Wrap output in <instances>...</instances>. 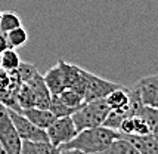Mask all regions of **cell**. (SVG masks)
Returning <instances> with one entry per match:
<instances>
[{
  "label": "cell",
  "mask_w": 158,
  "mask_h": 154,
  "mask_svg": "<svg viewBox=\"0 0 158 154\" xmlns=\"http://www.w3.org/2000/svg\"><path fill=\"white\" fill-rule=\"evenodd\" d=\"M121 136V133L117 130L108 129L105 126H96L83 129L73 139L61 145L59 148H71V150H78L84 154H98L108 148L115 139Z\"/></svg>",
  "instance_id": "6da1fadb"
},
{
  "label": "cell",
  "mask_w": 158,
  "mask_h": 154,
  "mask_svg": "<svg viewBox=\"0 0 158 154\" xmlns=\"http://www.w3.org/2000/svg\"><path fill=\"white\" fill-rule=\"evenodd\" d=\"M110 107L106 104L105 98L89 101L77 108L76 111L71 114V119L76 125V129L80 132L83 129H89V127L102 126L103 120L106 117V114L110 113Z\"/></svg>",
  "instance_id": "7a4b0ae2"
},
{
  "label": "cell",
  "mask_w": 158,
  "mask_h": 154,
  "mask_svg": "<svg viewBox=\"0 0 158 154\" xmlns=\"http://www.w3.org/2000/svg\"><path fill=\"white\" fill-rule=\"evenodd\" d=\"M0 144L7 154H21L22 139L14 127L7 108L0 104Z\"/></svg>",
  "instance_id": "3957f363"
},
{
  "label": "cell",
  "mask_w": 158,
  "mask_h": 154,
  "mask_svg": "<svg viewBox=\"0 0 158 154\" xmlns=\"http://www.w3.org/2000/svg\"><path fill=\"white\" fill-rule=\"evenodd\" d=\"M76 125L71 119V116H65V117H58L53 120V123L46 129L48 133V139L52 145L59 148L61 145L67 144L77 135Z\"/></svg>",
  "instance_id": "277c9868"
},
{
  "label": "cell",
  "mask_w": 158,
  "mask_h": 154,
  "mask_svg": "<svg viewBox=\"0 0 158 154\" xmlns=\"http://www.w3.org/2000/svg\"><path fill=\"white\" fill-rule=\"evenodd\" d=\"M7 114L14 123V127L19 135L22 141H39V142H49L48 133L44 129H40L35 125H33L30 120L22 114V113L14 111V110H7Z\"/></svg>",
  "instance_id": "5b68a950"
},
{
  "label": "cell",
  "mask_w": 158,
  "mask_h": 154,
  "mask_svg": "<svg viewBox=\"0 0 158 154\" xmlns=\"http://www.w3.org/2000/svg\"><path fill=\"white\" fill-rule=\"evenodd\" d=\"M117 88H120L118 83L105 80L102 77L96 76V74H92V73L87 71V74H86V88H84V93H83L84 102L105 98L108 93H111Z\"/></svg>",
  "instance_id": "8992f818"
},
{
  "label": "cell",
  "mask_w": 158,
  "mask_h": 154,
  "mask_svg": "<svg viewBox=\"0 0 158 154\" xmlns=\"http://www.w3.org/2000/svg\"><path fill=\"white\" fill-rule=\"evenodd\" d=\"M58 65L61 68L65 89H73L77 93L83 95L84 88H86V74H87V71L80 68L76 64H69L67 61H64V59H59Z\"/></svg>",
  "instance_id": "52a82bcc"
},
{
  "label": "cell",
  "mask_w": 158,
  "mask_h": 154,
  "mask_svg": "<svg viewBox=\"0 0 158 154\" xmlns=\"http://www.w3.org/2000/svg\"><path fill=\"white\" fill-rule=\"evenodd\" d=\"M143 105L158 108V74L139 79L133 84Z\"/></svg>",
  "instance_id": "ba28073f"
},
{
  "label": "cell",
  "mask_w": 158,
  "mask_h": 154,
  "mask_svg": "<svg viewBox=\"0 0 158 154\" xmlns=\"http://www.w3.org/2000/svg\"><path fill=\"white\" fill-rule=\"evenodd\" d=\"M27 84L33 89V92H34V95H35V107L48 110L49 102H50V96H52V95H50L48 86H46L44 80H43V74L37 73Z\"/></svg>",
  "instance_id": "9c48e42d"
},
{
  "label": "cell",
  "mask_w": 158,
  "mask_h": 154,
  "mask_svg": "<svg viewBox=\"0 0 158 154\" xmlns=\"http://www.w3.org/2000/svg\"><path fill=\"white\" fill-rule=\"evenodd\" d=\"M130 142L140 154H158V144L155 138L149 135H121Z\"/></svg>",
  "instance_id": "30bf717a"
},
{
  "label": "cell",
  "mask_w": 158,
  "mask_h": 154,
  "mask_svg": "<svg viewBox=\"0 0 158 154\" xmlns=\"http://www.w3.org/2000/svg\"><path fill=\"white\" fill-rule=\"evenodd\" d=\"M105 101H106V104L110 107L111 110H114V111H120L126 114V117H127V108H129V89L127 88H124V86H120L117 89H114V91L108 93L106 96H105Z\"/></svg>",
  "instance_id": "8fae6325"
},
{
  "label": "cell",
  "mask_w": 158,
  "mask_h": 154,
  "mask_svg": "<svg viewBox=\"0 0 158 154\" xmlns=\"http://www.w3.org/2000/svg\"><path fill=\"white\" fill-rule=\"evenodd\" d=\"M21 113H22L33 125H35V126L40 127V129H44V130H46V129L53 123V120L56 119L49 110L39 108V107H31V108H27V110H22Z\"/></svg>",
  "instance_id": "7c38bea8"
},
{
  "label": "cell",
  "mask_w": 158,
  "mask_h": 154,
  "mask_svg": "<svg viewBox=\"0 0 158 154\" xmlns=\"http://www.w3.org/2000/svg\"><path fill=\"white\" fill-rule=\"evenodd\" d=\"M43 80L48 86L50 95H59L64 89H65V84H64V79H62V73L59 65L56 64L52 68H49L44 76H43Z\"/></svg>",
  "instance_id": "4fadbf2b"
},
{
  "label": "cell",
  "mask_w": 158,
  "mask_h": 154,
  "mask_svg": "<svg viewBox=\"0 0 158 154\" xmlns=\"http://www.w3.org/2000/svg\"><path fill=\"white\" fill-rule=\"evenodd\" d=\"M58 148L50 142L39 141H22L21 154H55Z\"/></svg>",
  "instance_id": "5bb4252c"
},
{
  "label": "cell",
  "mask_w": 158,
  "mask_h": 154,
  "mask_svg": "<svg viewBox=\"0 0 158 154\" xmlns=\"http://www.w3.org/2000/svg\"><path fill=\"white\" fill-rule=\"evenodd\" d=\"M98 154H140V153L126 138L120 136L108 148H105L103 151H101V153H98Z\"/></svg>",
  "instance_id": "9a60e30c"
},
{
  "label": "cell",
  "mask_w": 158,
  "mask_h": 154,
  "mask_svg": "<svg viewBox=\"0 0 158 154\" xmlns=\"http://www.w3.org/2000/svg\"><path fill=\"white\" fill-rule=\"evenodd\" d=\"M16 101H18L21 111L27 110V108H31V107H35V95L33 89L27 83H21L18 93H16Z\"/></svg>",
  "instance_id": "2e32d148"
},
{
  "label": "cell",
  "mask_w": 158,
  "mask_h": 154,
  "mask_svg": "<svg viewBox=\"0 0 158 154\" xmlns=\"http://www.w3.org/2000/svg\"><path fill=\"white\" fill-rule=\"evenodd\" d=\"M21 58L15 49H6L0 53V68L5 71H14L19 67Z\"/></svg>",
  "instance_id": "e0dca14e"
},
{
  "label": "cell",
  "mask_w": 158,
  "mask_h": 154,
  "mask_svg": "<svg viewBox=\"0 0 158 154\" xmlns=\"http://www.w3.org/2000/svg\"><path fill=\"white\" fill-rule=\"evenodd\" d=\"M5 34H6L7 45H9L10 49H18L21 46H24L28 40V34H27V31L22 28V25L18 28H15V30L7 31Z\"/></svg>",
  "instance_id": "ac0fdd59"
},
{
  "label": "cell",
  "mask_w": 158,
  "mask_h": 154,
  "mask_svg": "<svg viewBox=\"0 0 158 154\" xmlns=\"http://www.w3.org/2000/svg\"><path fill=\"white\" fill-rule=\"evenodd\" d=\"M59 98H61L62 102L67 105L68 108H71L73 111H76L77 108H80V107L84 104L83 95L77 93V92L73 91V89H64V91L59 93Z\"/></svg>",
  "instance_id": "d6986e66"
},
{
  "label": "cell",
  "mask_w": 158,
  "mask_h": 154,
  "mask_svg": "<svg viewBox=\"0 0 158 154\" xmlns=\"http://www.w3.org/2000/svg\"><path fill=\"white\" fill-rule=\"evenodd\" d=\"M18 27H21V18L15 12H0V33H7Z\"/></svg>",
  "instance_id": "ffe728a7"
},
{
  "label": "cell",
  "mask_w": 158,
  "mask_h": 154,
  "mask_svg": "<svg viewBox=\"0 0 158 154\" xmlns=\"http://www.w3.org/2000/svg\"><path fill=\"white\" fill-rule=\"evenodd\" d=\"M48 110L55 116L56 119H58V117H65V116H71V114L74 113L71 108H68L67 105L62 102L61 98H59V95H52V96H50V102H49Z\"/></svg>",
  "instance_id": "44dd1931"
},
{
  "label": "cell",
  "mask_w": 158,
  "mask_h": 154,
  "mask_svg": "<svg viewBox=\"0 0 158 154\" xmlns=\"http://www.w3.org/2000/svg\"><path fill=\"white\" fill-rule=\"evenodd\" d=\"M136 116L140 117V119H143L145 122L152 127V129L158 125V108H155V107L142 105V107L139 108V111H138Z\"/></svg>",
  "instance_id": "7402d4cb"
},
{
  "label": "cell",
  "mask_w": 158,
  "mask_h": 154,
  "mask_svg": "<svg viewBox=\"0 0 158 154\" xmlns=\"http://www.w3.org/2000/svg\"><path fill=\"white\" fill-rule=\"evenodd\" d=\"M124 117H126V114H123V113L110 110V113L106 114V117H105V120H103L102 126L108 127V129H112V130H117L118 132L120 125H121V122H123Z\"/></svg>",
  "instance_id": "603a6c76"
},
{
  "label": "cell",
  "mask_w": 158,
  "mask_h": 154,
  "mask_svg": "<svg viewBox=\"0 0 158 154\" xmlns=\"http://www.w3.org/2000/svg\"><path fill=\"white\" fill-rule=\"evenodd\" d=\"M16 71H18V76H19L21 82L22 83H28L33 77L39 73L37 71V68H35V65H33V64H28V62H24V61H21L19 67L16 68Z\"/></svg>",
  "instance_id": "cb8c5ba5"
},
{
  "label": "cell",
  "mask_w": 158,
  "mask_h": 154,
  "mask_svg": "<svg viewBox=\"0 0 158 154\" xmlns=\"http://www.w3.org/2000/svg\"><path fill=\"white\" fill-rule=\"evenodd\" d=\"M131 117H133V133L131 135H149V133H152V127L143 119H140L138 116H131Z\"/></svg>",
  "instance_id": "d4e9b609"
},
{
  "label": "cell",
  "mask_w": 158,
  "mask_h": 154,
  "mask_svg": "<svg viewBox=\"0 0 158 154\" xmlns=\"http://www.w3.org/2000/svg\"><path fill=\"white\" fill-rule=\"evenodd\" d=\"M6 49H9L6 34H5V33H0V53H2V52H5Z\"/></svg>",
  "instance_id": "484cf974"
},
{
  "label": "cell",
  "mask_w": 158,
  "mask_h": 154,
  "mask_svg": "<svg viewBox=\"0 0 158 154\" xmlns=\"http://www.w3.org/2000/svg\"><path fill=\"white\" fill-rule=\"evenodd\" d=\"M55 154H84L78 150H71V148H58Z\"/></svg>",
  "instance_id": "4316f807"
},
{
  "label": "cell",
  "mask_w": 158,
  "mask_h": 154,
  "mask_svg": "<svg viewBox=\"0 0 158 154\" xmlns=\"http://www.w3.org/2000/svg\"><path fill=\"white\" fill-rule=\"evenodd\" d=\"M152 136L155 138V141H157V144H158V125L152 129Z\"/></svg>",
  "instance_id": "83f0119b"
},
{
  "label": "cell",
  "mask_w": 158,
  "mask_h": 154,
  "mask_svg": "<svg viewBox=\"0 0 158 154\" xmlns=\"http://www.w3.org/2000/svg\"><path fill=\"white\" fill-rule=\"evenodd\" d=\"M0 154H7L6 151H5V148L2 147V144H0Z\"/></svg>",
  "instance_id": "f1b7e54d"
}]
</instances>
